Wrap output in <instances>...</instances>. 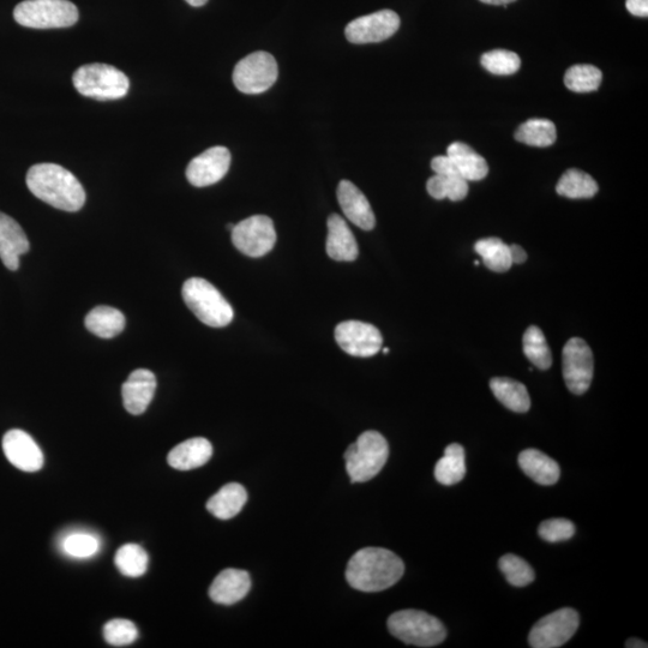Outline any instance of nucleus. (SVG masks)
Instances as JSON below:
<instances>
[{"label":"nucleus","instance_id":"f257e3e1","mask_svg":"<svg viewBox=\"0 0 648 648\" xmlns=\"http://www.w3.org/2000/svg\"><path fill=\"white\" fill-rule=\"evenodd\" d=\"M405 573V564L394 552L382 548H365L351 557L346 579L354 590L381 592L398 582Z\"/></svg>","mask_w":648,"mask_h":648},{"label":"nucleus","instance_id":"f03ea898","mask_svg":"<svg viewBox=\"0 0 648 648\" xmlns=\"http://www.w3.org/2000/svg\"><path fill=\"white\" fill-rule=\"evenodd\" d=\"M27 185L39 200L64 212H78L86 203V191L66 168L56 164H38L29 168Z\"/></svg>","mask_w":648,"mask_h":648},{"label":"nucleus","instance_id":"7ed1b4c3","mask_svg":"<svg viewBox=\"0 0 648 648\" xmlns=\"http://www.w3.org/2000/svg\"><path fill=\"white\" fill-rule=\"evenodd\" d=\"M182 294L186 306L207 326L222 328L233 321L232 306L209 281L201 278L186 280Z\"/></svg>","mask_w":648,"mask_h":648},{"label":"nucleus","instance_id":"20e7f679","mask_svg":"<svg viewBox=\"0 0 648 648\" xmlns=\"http://www.w3.org/2000/svg\"><path fill=\"white\" fill-rule=\"evenodd\" d=\"M386 438L377 431H365L345 453L346 470L352 483H365L382 471L388 460Z\"/></svg>","mask_w":648,"mask_h":648},{"label":"nucleus","instance_id":"39448f33","mask_svg":"<svg viewBox=\"0 0 648 648\" xmlns=\"http://www.w3.org/2000/svg\"><path fill=\"white\" fill-rule=\"evenodd\" d=\"M390 634L407 645L434 647L447 638V630L435 616L419 610L394 612L388 620Z\"/></svg>","mask_w":648,"mask_h":648},{"label":"nucleus","instance_id":"423d86ee","mask_svg":"<svg viewBox=\"0 0 648 648\" xmlns=\"http://www.w3.org/2000/svg\"><path fill=\"white\" fill-rule=\"evenodd\" d=\"M77 92L96 100H118L129 92L130 81L112 65L94 63L81 66L72 76Z\"/></svg>","mask_w":648,"mask_h":648},{"label":"nucleus","instance_id":"0eeeda50","mask_svg":"<svg viewBox=\"0 0 648 648\" xmlns=\"http://www.w3.org/2000/svg\"><path fill=\"white\" fill-rule=\"evenodd\" d=\"M78 9L69 0H24L14 10V18L23 27L56 29L74 26Z\"/></svg>","mask_w":648,"mask_h":648},{"label":"nucleus","instance_id":"6e6552de","mask_svg":"<svg viewBox=\"0 0 648 648\" xmlns=\"http://www.w3.org/2000/svg\"><path fill=\"white\" fill-rule=\"evenodd\" d=\"M279 68L272 54L255 52L240 60L233 71L234 86L244 94H261L278 80Z\"/></svg>","mask_w":648,"mask_h":648},{"label":"nucleus","instance_id":"1a4fd4ad","mask_svg":"<svg viewBox=\"0 0 648 648\" xmlns=\"http://www.w3.org/2000/svg\"><path fill=\"white\" fill-rule=\"evenodd\" d=\"M580 624L578 612L563 608L546 615L534 624L528 642L533 648H557L573 638Z\"/></svg>","mask_w":648,"mask_h":648},{"label":"nucleus","instance_id":"9d476101","mask_svg":"<svg viewBox=\"0 0 648 648\" xmlns=\"http://www.w3.org/2000/svg\"><path fill=\"white\" fill-rule=\"evenodd\" d=\"M232 243L242 254L262 257L272 251L276 243L274 222L266 215H254L234 225Z\"/></svg>","mask_w":648,"mask_h":648},{"label":"nucleus","instance_id":"9b49d317","mask_svg":"<svg viewBox=\"0 0 648 648\" xmlns=\"http://www.w3.org/2000/svg\"><path fill=\"white\" fill-rule=\"evenodd\" d=\"M563 377L576 395L585 394L593 378L594 362L590 346L580 338L570 339L563 348Z\"/></svg>","mask_w":648,"mask_h":648},{"label":"nucleus","instance_id":"f8f14e48","mask_svg":"<svg viewBox=\"0 0 648 648\" xmlns=\"http://www.w3.org/2000/svg\"><path fill=\"white\" fill-rule=\"evenodd\" d=\"M335 340L341 350L353 357L369 358L381 351L383 338L380 330L370 323L341 322L335 328Z\"/></svg>","mask_w":648,"mask_h":648},{"label":"nucleus","instance_id":"ddd939ff","mask_svg":"<svg viewBox=\"0 0 648 648\" xmlns=\"http://www.w3.org/2000/svg\"><path fill=\"white\" fill-rule=\"evenodd\" d=\"M400 27V17L392 10L356 18L347 24L345 34L352 44H375L392 38Z\"/></svg>","mask_w":648,"mask_h":648},{"label":"nucleus","instance_id":"4468645a","mask_svg":"<svg viewBox=\"0 0 648 648\" xmlns=\"http://www.w3.org/2000/svg\"><path fill=\"white\" fill-rule=\"evenodd\" d=\"M231 153L225 147H213L192 159L186 168V178L196 188H206L224 178L230 170Z\"/></svg>","mask_w":648,"mask_h":648},{"label":"nucleus","instance_id":"2eb2a0df","mask_svg":"<svg viewBox=\"0 0 648 648\" xmlns=\"http://www.w3.org/2000/svg\"><path fill=\"white\" fill-rule=\"evenodd\" d=\"M3 450L6 459L18 470L38 472L44 467V453L34 438L20 429H12L3 437Z\"/></svg>","mask_w":648,"mask_h":648},{"label":"nucleus","instance_id":"dca6fc26","mask_svg":"<svg viewBox=\"0 0 648 648\" xmlns=\"http://www.w3.org/2000/svg\"><path fill=\"white\" fill-rule=\"evenodd\" d=\"M156 386V377L152 371L137 369L132 371L122 387L125 410L134 416L147 411L152 402Z\"/></svg>","mask_w":648,"mask_h":648},{"label":"nucleus","instance_id":"f3484780","mask_svg":"<svg viewBox=\"0 0 648 648\" xmlns=\"http://www.w3.org/2000/svg\"><path fill=\"white\" fill-rule=\"evenodd\" d=\"M336 195L342 212L354 225L365 231L375 227V214L372 212L368 198L350 180L340 182Z\"/></svg>","mask_w":648,"mask_h":648},{"label":"nucleus","instance_id":"a211bd4d","mask_svg":"<svg viewBox=\"0 0 648 648\" xmlns=\"http://www.w3.org/2000/svg\"><path fill=\"white\" fill-rule=\"evenodd\" d=\"M30 249L23 228L11 216L0 212V260L12 272L20 267V257Z\"/></svg>","mask_w":648,"mask_h":648},{"label":"nucleus","instance_id":"6ab92c4d","mask_svg":"<svg viewBox=\"0 0 648 648\" xmlns=\"http://www.w3.org/2000/svg\"><path fill=\"white\" fill-rule=\"evenodd\" d=\"M251 579L248 572L228 568L216 576L209 588V597L214 603L233 605L248 596Z\"/></svg>","mask_w":648,"mask_h":648},{"label":"nucleus","instance_id":"aec40b11","mask_svg":"<svg viewBox=\"0 0 648 648\" xmlns=\"http://www.w3.org/2000/svg\"><path fill=\"white\" fill-rule=\"evenodd\" d=\"M327 254L332 260L352 262L357 260L359 250L356 238L347 222L338 214L330 215L327 222Z\"/></svg>","mask_w":648,"mask_h":648},{"label":"nucleus","instance_id":"412c9836","mask_svg":"<svg viewBox=\"0 0 648 648\" xmlns=\"http://www.w3.org/2000/svg\"><path fill=\"white\" fill-rule=\"evenodd\" d=\"M213 446L206 438L195 437L174 447L167 456L168 465L179 471H190L206 465L212 458Z\"/></svg>","mask_w":648,"mask_h":648},{"label":"nucleus","instance_id":"4be33fe9","mask_svg":"<svg viewBox=\"0 0 648 648\" xmlns=\"http://www.w3.org/2000/svg\"><path fill=\"white\" fill-rule=\"evenodd\" d=\"M519 466L528 477L540 485H554L561 476V468L554 459L538 449H526L519 455Z\"/></svg>","mask_w":648,"mask_h":648},{"label":"nucleus","instance_id":"5701e85b","mask_svg":"<svg viewBox=\"0 0 648 648\" xmlns=\"http://www.w3.org/2000/svg\"><path fill=\"white\" fill-rule=\"evenodd\" d=\"M447 156L453 161L460 176L467 182H478L488 176L489 166L482 155L465 143L454 142L447 150Z\"/></svg>","mask_w":648,"mask_h":648},{"label":"nucleus","instance_id":"b1692460","mask_svg":"<svg viewBox=\"0 0 648 648\" xmlns=\"http://www.w3.org/2000/svg\"><path fill=\"white\" fill-rule=\"evenodd\" d=\"M248 501V492L243 485L230 483L209 498L207 509L215 518L230 520L240 513Z\"/></svg>","mask_w":648,"mask_h":648},{"label":"nucleus","instance_id":"393cba45","mask_svg":"<svg viewBox=\"0 0 648 648\" xmlns=\"http://www.w3.org/2000/svg\"><path fill=\"white\" fill-rule=\"evenodd\" d=\"M490 388L496 399L508 410L525 413L531 408V399L525 384L512 378L496 377L490 381Z\"/></svg>","mask_w":648,"mask_h":648},{"label":"nucleus","instance_id":"a878e982","mask_svg":"<svg viewBox=\"0 0 648 648\" xmlns=\"http://www.w3.org/2000/svg\"><path fill=\"white\" fill-rule=\"evenodd\" d=\"M86 327L90 333L102 339H112L119 335L125 328L123 312L112 306H96L86 317Z\"/></svg>","mask_w":648,"mask_h":648},{"label":"nucleus","instance_id":"bb28decb","mask_svg":"<svg viewBox=\"0 0 648 648\" xmlns=\"http://www.w3.org/2000/svg\"><path fill=\"white\" fill-rule=\"evenodd\" d=\"M465 459L464 447L458 443L449 444L435 467L437 482L446 486L460 483L466 476Z\"/></svg>","mask_w":648,"mask_h":648},{"label":"nucleus","instance_id":"cd10ccee","mask_svg":"<svg viewBox=\"0 0 648 648\" xmlns=\"http://www.w3.org/2000/svg\"><path fill=\"white\" fill-rule=\"evenodd\" d=\"M474 250L482 257L486 268L492 272L504 273L513 266L510 248L500 238L480 239L474 245Z\"/></svg>","mask_w":648,"mask_h":648},{"label":"nucleus","instance_id":"c85d7f7f","mask_svg":"<svg viewBox=\"0 0 648 648\" xmlns=\"http://www.w3.org/2000/svg\"><path fill=\"white\" fill-rule=\"evenodd\" d=\"M516 141L527 146L545 148L556 142V126L548 119H530L515 132Z\"/></svg>","mask_w":648,"mask_h":648},{"label":"nucleus","instance_id":"c756f323","mask_svg":"<svg viewBox=\"0 0 648 648\" xmlns=\"http://www.w3.org/2000/svg\"><path fill=\"white\" fill-rule=\"evenodd\" d=\"M556 191L558 195L573 200L592 198L598 192V184L590 174L572 168L563 173L560 182L557 183Z\"/></svg>","mask_w":648,"mask_h":648},{"label":"nucleus","instance_id":"7c9ffc66","mask_svg":"<svg viewBox=\"0 0 648 648\" xmlns=\"http://www.w3.org/2000/svg\"><path fill=\"white\" fill-rule=\"evenodd\" d=\"M120 573L129 578H138L146 574L149 566L147 551L137 544H125L119 548L114 558Z\"/></svg>","mask_w":648,"mask_h":648},{"label":"nucleus","instance_id":"2f4dec72","mask_svg":"<svg viewBox=\"0 0 648 648\" xmlns=\"http://www.w3.org/2000/svg\"><path fill=\"white\" fill-rule=\"evenodd\" d=\"M426 190L435 200H444L449 198L450 201L458 202L464 200L468 194V182L460 176H441L435 174L426 183Z\"/></svg>","mask_w":648,"mask_h":648},{"label":"nucleus","instance_id":"473e14b6","mask_svg":"<svg viewBox=\"0 0 648 648\" xmlns=\"http://www.w3.org/2000/svg\"><path fill=\"white\" fill-rule=\"evenodd\" d=\"M602 80V71L590 64L574 65L564 75V84L575 93L594 92L599 88Z\"/></svg>","mask_w":648,"mask_h":648},{"label":"nucleus","instance_id":"72a5a7b5","mask_svg":"<svg viewBox=\"0 0 648 648\" xmlns=\"http://www.w3.org/2000/svg\"><path fill=\"white\" fill-rule=\"evenodd\" d=\"M522 347H524L525 356L531 360L540 370H548L552 364V356L548 341L536 326H531L526 330L522 338Z\"/></svg>","mask_w":648,"mask_h":648},{"label":"nucleus","instance_id":"f704fd0d","mask_svg":"<svg viewBox=\"0 0 648 648\" xmlns=\"http://www.w3.org/2000/svg\"><path fill=\"white\" fill-rule=\"evenodd\" d=\"M501 572L506 576L510 585L515 587H525L536 579V573L525 560L521 557L507 554L500 558L498 562Z\"/></svg>","mask_w":648,"mask_h":648},{"label":"nucleus","instance_id":"c9c22d12","mask_svg":"<svg viewBox=\"0 0 648 648\" xmlns=\"http://www.w3.org/2000/svg\"><path fill=\"white\" fill-rule=\"evenodd\" d=\"M483 68L494 75L508 76L518 72L521 66V59L518 54L507 50H495L486 52L480 59Z\"/></svg>","mask_w":648,"mask_h":648},{"label":"nucleus","instance_id":"e433bc0d","mask_svg":"<svg viewBox=\"0 0 648 648\" xmlns=\"http://www.w3.org/2000/svg\"><path fill=\"white\" fill-rule=\"evenodd\" d=\"M104 638L107 644L112 646H126L135 642L138 638V629L135 623L123 618H116L106 623L104 627Z\"/></svg>","mask_w":648,"mask_h":648},{"label":"nucleus","instance_id":"4c0bfd02","mask_svg":"<svg viewBox=\"0 0 648 648\" xmlns=\"http://www.w3.org/2000/svg\"><path fill=\"white\" fill-rule=\"evenodd\" d=\"M99 540L87 533H74L66 537L63 550L69 556L76 558L92 557L99 551Z\"/></svg>","mask_w":648,"mask_h":648},{"label":"nucleus","instance_id":"58836bf2","mask_svg":"<svg viewBox=\"0 0 648 648\" xmlns=\"http://www.w3.org/2000/svg\"><path fill=\"white\" fill-rule=\"evenodd\" d=\"M538 533L546 542H564V540H568L574 536L575 525L567 519L545 520L540 524Z\"/></svg>","mask_w":648,"mask_h":648},{"label":"nucleus","instance_id":"ea45409f","mask_svg":"<svg viewBox=\"0 0 648 648\" xmlns=\"http://www.w3.org/2000/svg\"><path fill=\"white\" fill-rule=\"evenodd\" d=\"M431 168L435 174H441V176H460L453 161L447 155L436 156V158L432 159Z\"/></svg>","mask_w":648,"mask_h":648},{"label":"nucleus","instance_id":"a19ab883","mask_svg":"<svg viewBox=\"0 0 648 648\" xmlns=\"http://www.w3.org/2000/svg\"><path fill=\"white\" fill-rule=\"evenodd\" d=\"M627 10L633 16L647 17L648 16V0H627Z\"/></svg>","mask_w":648,"mask_h":648},{"label":"nucleus","instance_id":"79ce46f5","mask_svg":"<svg viewBox=\"0 0 648 648\" xmlns=\"http://www.w3.org/2000/svg\"><path fill=\"white\" fill-rule=\"evenodd\" d=\"M510 248V255H512V261L513 263H524L527 260V254L524 249L521 248L519 245H512L509 246Z\"/></svg>","mask_w":648,"mask_h":648},{"label":"nucleus","instance_id":"37998d69","mask_svg":"<svg viewBox=\"0 0 648 648\" xmlns=\"http://www.w3.org/2000/svg\"><path fill=\"white\" fill-rule=\"evenodd\" d=\"M626 647H628V648H647L648 645L646 644L645 641L633 638V639H629L626 642Z\"/></svg>","mask_w":648,"mask_h":648},{"label":"nucleus","instance_id":"c03bdc74","mask_svg":"<svg viewBox=\"0 0 648 648\" xmlns=\"http://www.w3.org/2000/svg\"><path fill=\"white\" fill-rule=\"evenodd\" d=\"M480 2L489 5H503L504 8H507L508 4L514 3L516 0H480Z\"/></svg>","mask_w":648,"mask_h":648},{"label":"nucleus","instance_id":"a18cd8bd","mask_svg":"<svg viewBox=\"0 0 648 648\" xmlns=\"http://www.w3.org/2000/svg\"><path fill=\"white\" fill-rule=\"evenodd\" d=\"M185 2L191 6H195V8H200V6L206 5L208 0H185Z\"/></svg>","mask_w":648,"mask_h":648},{"label":"nucleus","instance_id":"49530a36","mask_svg":"<svg viewBox=\"0 0 648 648\" xmlns=\"http://www.w3.org/2000/svg\"><path fill=\"white\" fill-rule=\"evenodd\" d=\"M383 352H384V354H388L389 348H384Z\"/></svg>","mask_w":648,"mask_h":648}]
</instances>
